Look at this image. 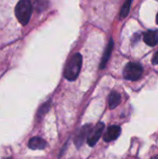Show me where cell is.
I'll list each match as a JSON object with an SVG mask.
<instances>
[{
    "label": "cell",
    "instance_id": "3",
    "mask_svg": "<svg viewBox=\"0 0 158 159\" xmlns=\"http://www.w3.org/2000/svg\"><path fill=\"white\" fill-rule=\"evenodd\" d=\"M143 73V69L141 64L136 62H129L128 63L123 71V75L127 80L136 81L141 78Z\"/></svg>",
    "mask_w": 158,
    "mask_h": 159
},
{
    "label": "cell",
    "instance_id": "5",
    "mask_svg": "<svg viewBox=\"0 0 158 159\" xmlns=\"http://www.w3.org/2000/svg\"><path fill=\"white\" fill-rule=\"evenodd\" d=\"M91 128H92V126L90 124H88V125H85L84 127H82L81 129L78 131V133L76 134V136L74 138V143L77 148H80L81 145L83 144V143L85 142V140L88 138V135Z\"/></svg>",
    "mask_w": 158,
    "mask_h": 159
},
{
    "label": "cell",
    "instance_id": "7",
    "mask_svg": "<svg viewBox=\"0 0 158 159\" xmlns=\"http://www.w3.org/2000/svg\"><path fill=\"white\" fill-rule=\"evenodd\" d=\"M28 146L32 150H42L46 148L47 146V142L43 140L42 138L39 137H34L29 141Z\"/></svg>",
    "mask_w": 158,
    "mask_h": 159
},
{
    "label": "cell",
    "instance_id": "2",
    "mask_svg": "<svg viewBox=\"0 0 158 159\" xmlns=\"http://www.w3.org/2000/svg\"><path fill=\"white\" fill-rule=\"evenodd\" d=\"M33 12V5L31 0H20L15 7V15L20 23L26 25Z\"/></svg>",
    "mask_w": 158,
    "mask_h": 159
},
{
    "label": "cell",
    "instance_id": "15",
    "mask_svg": "<svg viewBox=\"0 0 158 159\" xmlns=\"http://www.w3.org/2000/svg\"><path fill=\"white\" fill-rule=\"evenodd\" d=\"M156 23L158 24V13H157V15H156Z\"/></svg>",
    "mask_w": 158,
    "mask_h": 159
},
{
    "label": "cell",
    "instance_id": "9",
    "mask_svg": "<svg viewBox=\"0 0 158 159\" xmlns=\"http://www.w3.org/2000/svg\"><path fill=\"white\" fill-rule=\"evenodd\" d=\"M113 48H114V40L111 39L106 47V49L104 51V54H103V57L102 59V62H101V69H103L105 68L109 59H110V56H111V53L113 51Z\"/></svg>",
    "mask_w": 158,
    "mask_h": 159
},
{
    "label": "cell",
    "instance_id": "13",
    "mask_svg": "<svg viewBox=\"0 0 158 159\" xmlns=\"http://www.w3.org/2000/svg\"><path fill=\"white\" fill-rule=\"evenodd\" d=\"M153 63L154 64H158V51L155 54V56L153 57Z\"/></svg>",
    "mask_w": 158,
    "mask_h": 159
},
{
    "label": "cell",
    "instance_id": "4",
    "mask_svg": "<svg viewBox=\"0 0 158 159\" xmlns=\"http://www.w3.org/2000/svg\"><path fill=\"white\" fill-rule=\"evenodd\" d=\"M104 130V124L103 123H98L93 129L91 128L88 135V138H87V143L89 146H94L98 141L100 140L102 132Z\"/></svg>",
    "mask_w": 158,
    "mask_h": 159
},
{
    "label": "cell",
    "instance_id": "16",
    "mask_svg": "<svg viewBox=\"0 0 158 159\" xmlns=\"http://www.w3.org/2000/svg\"><path fill=\"white\" fill-rule=\"evenodd\" d=\"M7 159H11V158H7Z\"/></svg>",
    "mask_w": 158,
    "mask_h": 159
},
{
    "label": "cell",
    "instance_id": "14",
    "mask_svg": "<svg viewBox=\"0 0 158 159\" xmlns=\"http://www.w3.org/2000/svg\"><path fill=\"white\" fill-rule=\"evenodd\" d=\"M152 159H158V156H156V157H152Z\"/></svg>",
    "mask_w": 158,
    "mask_h": 159
},
{
    "label": "cell",
    "instance_id": "1",
    "mask_svg": "<svg viewBox=\"0 0 158 159\" xmlns=\"http://www.w3.org/2000/svg\"><path fill=\"white\" fill-rule=\"evenodd\" d=\"M82 66V56L76 53L67 61L64 68V77L69 81H74L77 78Z\"/></svg>",
    "mask_w": 158,
    "mask_h": 159
},
{
    "label": "cell",
    "instance_id": "8",
    "mask_svg": "<svg viewBox=\"0 0 158 159\" xmlns=\"http://www.w3.org/2000/svg\"><path fill=\"white\" fill-rule=\"evenodd\" d=\"M143 40L144 42L150 46V47H154L158 43V35L154 31H148L146 33H144L143 34Z\"/></svg>",
    "mask_w": 158,
    "mask_h": 159
},
{
    "label": "cell",
    "instance_id": "11",
    "mask_svg": "<svg viewBox=\"0 0 158 159\" xmlns=\"http://www.w3.org/2000/svg\"><path fill=\"white\" fill-rule=\"evenodd\" d=\"M131 3H132V0H127L125 2V4L123 5V7L121 8V11H120V19H124L128 16V14L129 13V10H130Z\"/></svg>",
    "mask_w": 158,
    "mask_h": 159
},
{
    "label": "cell",
    "instance_id": "10",
    "mask_svg": "<svg viewBox=\"0 0 158 159\" xmlns=\"http://www.w3.org/2000/svg\"><path fill=\"white\" fill-rule=\"evenodd\" d=\"M121 102V96L118 92L116 91H112L109 95L108 98V103L110 109H115L116 108Z\"/></svg>",
    "mask_w": 158,
    "mask_h": 159
},
{
    "label": "cell",
    "instance_id": "6",
    "mask_svg": "<svg viewBox=\"0 0 158 159\" xmlns=\"http://www.w3.org/2000/svg\"><path fill=\"white\" fill-rule=\"evenodd\" d=\"M121 133V129L119 126H111L107 129L106 132L103 135V140L106 143L113 142L116 140Z\"/></svg>",
    "mask_w": 158,
    "mask_h": 159
},
{
    "label": "cell",
    "instance_id": "12",
    "mask_svg": "<svg viewBox=\"0 0 158 159\" xmlns=\"http://www.w3.org/2000/svg\"><path fill=\"white\" fill-rule=\"evenodd\" d=\"M49 106H50V102H45L38 110L37 112V116H43L48 110H49Z\"/></svg>",
    "mask_w": 158,
    "mask_h": 159
}]
</instances>
